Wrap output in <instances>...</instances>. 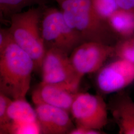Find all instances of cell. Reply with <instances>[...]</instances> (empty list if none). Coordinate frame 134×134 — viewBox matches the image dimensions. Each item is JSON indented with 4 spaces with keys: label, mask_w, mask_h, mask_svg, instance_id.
I'll return each instance as SVG.
<instances>
[{
    "label": "cell",
    "mask_w": 134,
    "mask_h": 134,
    "mask_svg": "<svg viewBox=\"0 0 134 134\" xmlns=\"http://www.w3.org/2000/svg\"><path fill=\"white\" fill-rule=\"evenodd\" d=\"M12 99L0 92V127H3L10 122L8 111Z\"/></svg>",
    "instance_id": "ac0fdd59"
},
{
    "label": "cell",
    "mask_w": 134,
    "mask_h": 134,
    "mask_svg": "<svg viewBox=\"0 0 134 134\" xmlns=\"http://www.w3.org/2000/svg\"><path fill=\"white\" fill-rule=\"evenodd\" d=\"M1 134H41V130L38 121L29 122H13L0 127Z\"/></svg>",
    "instance_id": "9a60e30c"
},
{
    "label": "cell",
    "mask_w": 134,
    "mask_h": 134,
    "mask_svg": "<svg viewBox=\"0 0 134 134\" xmlns=\"http://www.w3.org/2000/svg\"><path fill=\"white\" fill-rule=\"evenodd\" d=\"M102 132L98 130L90 129L82 127H75L69 133L70 134H99Z\"/></svg>",
    "instance_id": "d6986e66"
},
{
    "label": "cell",
    "mask_w": 134,
    "mask_h": 134,
    "mask_svg": "<svg viewBox=\"0 0 134 134\" xmlns=\"http://www.w3.org/2000/svg\"><path fill=\"white\" fill-rule=\"evenodd\" d=\"M97 13L106 19L119 9L117 0H91Z\"/></svg>",
    "instance_id": "e0dca14e"
},
{
    "label": "cell",
    "mask_w": 134,
    "mask_h": 134,
    "mask_svg": "<svg viewBox=\"0 0 134 134\" xmlns=\"http://www.w3.org/2000/svg\"><path fill=\"white\" fill-rule=\"evenodd\" d=\"M45 7H32L10 17V34L15 43L28 53L40 69L46 49L41 30V21Z\"/></svg>",
    "instance_id": "3957f363"
},
{
    "label": "cell",
    "mask_w": 134,
    "mask_h": 134,
    "mask_svg": "<svg viewBox=\"0 0 134 134\" xmlns=\"http://www.w3.org/2000/svg\"><path fill=\"white\" fill-rule=\"evenodd\" d=\"M114 45L87 41L77 46L70 55L72 67L81 77L96 73L111 57H114Z\"/></svg>",
    "instance_id": "8992f818"
},
{
    "label": "cell",
    "mask_w": 134,
    "mask_h": 134,
    "mask_svg": "<svg viewBox=\"0 0 134 134\" xmlns=\"http://www.w3.org/2000/svg\"><path fill=\"white\" fill-rule=\"evenodd\" d=\"M35 70L33 59L15 43L9 29H1L0 92L12 100L26 99Z\"/></svg>",
    "instance_id": "6da1fadb"
},
{
    "label": "cell",
    "mask_w": 134,
    "mask_h": 134,
    "mask_svg": "<svg viewBox=\"0 0 134 134\" xmlns=\"http://www.w3.org/2000/svg\"><path fill=\"white\" fill-rule=\"evenodd\" d=\"M80 86L65 83L41 82L32 93L35 104L55 106L70 112L72 104L79 92Z\"/></svg>",
    "instance_id": "9c48e42d"
},
{
    "label": "cell",
    "mask_w": 134,
    "mask_h": 134,
    "mask_svg": "<svg viewBox=\"0 0 134 134\" xmlns=\"http://www.w3.org/2000/svg\"><path fill=\"white\" fill-rule=\"evenodd\" d=\"M96 73V86L101 94L117 93L134 82V64L119 58L104 64Z\"/></svg>",
    "instance_id": "52a82bcc"
},
{
    "label": "cell",
    "mask_w": 134,
    "mask_h": 134,
    "mask_svg": "<svg viewBox=\"0 0 134 134\" xmlns=\"http://www.w3.org/2000/svg\"><path fill=\"white\" fill-rule=\"evenodd\" d=\"M40 70L42 82L45 83H65L80 86L82 78L72 67L70 55L55 48L46 50Z\"/></svg>",
    "instance_id": "ba28073f"
},
{
    "label": "cell",
    "mask_w": 134,
    "mask_h": 134,
    "mask_svg": "<svg viewBox=\"0 0 134 134\" xmlns=\"http://www.w3.org/2000/svg\"><path fill=\"white\" fill-rule=\"evenodd\" d=\"M41 30L46 50L55 48L70 55L81 43V36L67 24L61 10L46 7L43 10Z\"/></svg>",
    "instance_id": "277c9868"
},
{
    "label": "cell",
    "mask_w": 134,
    "mask_h": 134,
    "mask_svg": "<svg viewBox=\"0 0 134 134\" xmlns=\"http://www.w3.org/2000/svg\"><path fill=\"white\" fill-rule=\"evenodd\" d=\"M51 0H0L1 18L9 19L27 7L40 6L46 7Z\"/></svg>",
    "instance_id": "5bb4252c"
},
{
    "label": "cell",
    "mask_w": 134,
    "mask_h": 134,
    "mask_svg": "<svg viewBox=\"0 0 134 134\" xmlns=\"http://www.w3.org/2000/svg\"><path fill=\"white\" fill-rule=\"evenodd\" d=\"M67 23L84 42L114 45L120 39L108 21L95 10L91 0H54Z\"/></svg>",
    "instance_id": "7a4b0ae2"
},
{
    "label": "cell",
    "mask_w": 134,
    "mask_h": 134,
    "mask_svg": "<svg viewBox=\"0 0 134 134\" xmlns=\"http://www.w3.org/2000/svg\"><path fill=\"white\" fill-rule=\"evenodd\" d=\"M114 57L134 65V35L121 38L114 45Z\"/></svg>",
    "instance_id": "2e32d148"
},
{
    "label": "cell",
    "mask_w": 134,
    "mask_h": 134,
    "mask_svg": "<svg viewBox=\"0 0 134 134\" xmlns=\"http://www.w3.org/2000/svg\"><path fill=\"white\" fill-rule=\"evenodd\" d=\"M35 110L41 134H69L75 128L67 110L45 104L35 105Z\"/></svg>",
    "instance_id": "30bf717a"
},
{
    "label": "cell",
    "mask_w": 134,
    "mask_h": 134,
    "mask_svg": "<svg viewBox=\"0 0 134 134\" xmlns=\"http://www.w3.org/2000/svg\"><path fill=\"white\" fill-rule=\"evenodd\" d=\"M111 29L119 38L134 35V13L128 10H117L107 19Z\"/></svg>",
    "instance_id": "7c38bea8"
},
{
    "label": "cell",
    "mask_w": 134,
    "mask_h": 134,
    "mask_svg": "<svg viewBox=\"0 0 134 134\" xmlns=\"http://www.w3.org/2000/svg\"><path fill=\"white\" fill-rule=\"evenodd\" d=\"M120 134H134V101L129 93L117 92L108 104Z\"/></svg>",
    "instance_id": "8fae6325"
},
{
    "label": "cell",
    "mask_w": 134,
    "mask_h": 134,
    "mask_svg": "<svg viewBox=\"0 0 134 134\" xmlns=\"http://www.w3.org/2000/svg\"><path fill=\"white\" fill-rule=\"evenodd\" d=\"M108 111L101 96L88 92H79L70 110L76 127L100 131L107 124Z\"/></svg>",
    "instance_id": "5b68a950"
},
{
    "label": "cell",
    "mask_w": 134,
    "mask_h": 134,
    "mask_svg": "<svg viewBox=\"0 0 134 134\" xmlns=\"http://www.w3.org/2000/svg\"><path fill=\"white\" fill-rule=\"evenodd\" d=\"M10 122H29L37 121L35 109L26 99L13 100L8 108Z\"/></svg>",
    "instance_id": "4fadbf2b"
},
{
    "label": "cell",
    "mask_w": 134,
    "mask_h": 134,
    "mask_svg": "<svg viewBox=\"0 0 134 134\" xmlns=\"http://www.w3.org/2000/svg\"><path fill=\"white\" fill-rule=\"evenodd\" d=\"M120 9L128 10L134 13V0H117Z\"/></svg>",
    "instance_id": "ffe728a7"
}]
</instances>
